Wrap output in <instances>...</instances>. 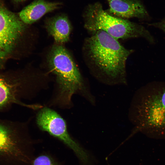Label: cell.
Wrapping results in <instances>:
<instances>
[{"label": "cell", "mask_w": 165, "mask_h": 165, "mask_svg": "<svg viewBox=\"0 0 165 165\" xmlns=\"http://www.w3.org/2000/svg\"><path fill=\"white\" fill-rule=\"evenodd\" d=\"M48 65L56 77L57 91L52 104L59 107L72 106L73 94H79L91 103L94 101L71 56L62 45H54L47 57Z\"/></svg>", "instance_id": "cell-3"}, {"label": "cell", "mask_w": 165, "mask_h": 165, "mask_svg": "<svg viewBox=\"0 0 165 165\" xmlns=\"http://www.w3.org/2000/svg\"><path fill=\"white\" fill-rule=\"evenodd\" d=\"M109 5L108 13L124 19L136 17L143 20L149 19L145 7L139 0H107Z\"/></svg>", "instance_id": "cell-9"}, {"label": "cell", "mask_w": 165, "mask_h": 165, "mask_svg": "<svg viewBox=\"0 0 165 165\" xmlns=\"http://www.w3.org/2000/svg\"><path fill=\"white\" fill-rule=\"evenodd\" d=\"M25 126L0 118V165H21L26 161Z\"/></svg>", "instance_id": "cell-5"}, {"label": "cell", "mask_w": 165, "mask_h": 165, "mask_svg": "<svg viewBox=\"0 0 165 165\" xmlns=\"http://www.w3.org/2000/svg\"><path fill=\"white\" fill-rule=\"evenodd\" d=\"M58 2L45 0H36L25 7L19 13L20 19L26 24H31L46 14L53 11L61 6Z\"/></svg>", "instance_id": "cell-10"}, {"label": "cell", "mask_w": 165, "mask_h": 165, "mask_svg": "<svg viewBox=\"0 0 165 165\" xmlns=\"http://www.w3.org/2000/svg\"><path fill=\"white\" fill-rule=\"evenodd\" d=\"M36 123L42 130L62 141L75 153L82 165H94V158L70 135L64 119L56 112L46 107L40 109Z\"/></svg>", "instance_id": "cell-6"}, {"label": "cell", "mask_w": 165, "mask_h": 165, "mask_svg": "<svg viewBox=\"0 0 165 165\" xmlns=\"http://www.w3.org/2000/svg\"><path fill=\"white\" fill-rule=\"evenodd\" d=\"M26 25L0 0V63L12 52Z\"/></svg>", "instance_id": "cell-7"}, {"label": "cell", "mask_w": 165, "mask_h": 165, "mask_svg": "<svg viewBox=\"0 0 165 165\" xmlns=\"http://www.w3.org/2000/svg\"><path fill=\"white\" fill-rule=\"evenodd\" d=\"M149 25L160 29L165 32V17L160 22L152 23Z\"/></svg>", "instance_id": "cell-13"}, {"label": "cell", "mask_w": 165, "mask_h": 165, "mask_svg": "<svg viewBox=\"0 0 165 165\" xmlns=\"http://www.w3.org/2000/svg\"><path fill=\"white\" fill-rule=\"evenodd\" d=\"M86 38L83 47L85 61L99 80L109 84L125 83L127 59L133 52L106 32L99 30Z\"/></svg>", "instance_id": "cell-1"}, {"label": "cell", "mask_w": 165, "mask_h": 165, "mask_svg": "<svg viewBox=\"0 0 165 165\" xmlns=\"http://www.w3.org/2000/svg\"><path fill=\"white\" fill-rule=\"evenodd\" d=\"M130 118L134 132L165 136V82L154 81L136 92L131 105Z\"/></svg>", "instance_id": "cell-2"}, {"label": "cell", "mask_w": 165, "mask_h": 165, "mask_svg": "<svg viewBox=\"0 0 165 165\" xmlns=\"http://www.w3.org/2000/svg\"><path fill=\"white\" fill-rule=\"evenodd\" d=\"M83 16L84 27L92 33L101 30L117 40L142 37L150 43L155 42L153 37L144 26L110 14L98 2L87 6Z\"/></svg>", "instance_id": "cell-4"}, {"label": "cell", "mask_w": 165, "mask_h": 165, "mask_svg": "<svg viewBox=\"0 0 165 165\" xmlns=\"http://www.w3.org/2000/svg\"><path fill=\"white\" fill-rule=\"evenodd\" d=\"M14 0L16 2H20V1H23L24 0Z\"/></svg>", "instance_id": "cell-14"}, {"label": "cell", "mask_w": 165, "mask_h": 165, "mask_svg": "<svg viewBox=\"0 0 165 165\" xmlns=\"http://www.w3.org/2000/svg\"><path fill=\"white\" fill-rule=\"evenodd\" d=\"M31 89L26 79L0 74V111L6 110L14 104L26 107L21 100L28 97Z\"/></svg>", "instance_id": "cell-8"}, {"label": "cell", "mask_w": 165, "mask_h": 165, "mask_svg": "<svg viewBox=\"0 0 165 165\" xmlns=\"http://www.w3.org/2000/svg\"><path fill=\"white\" fill-rule=\"evenodd\" d=\"M33 165H56L49 156L46 155L40 156L33 161Z\"/></svg>", "instance_id": "cell-12"}, {"label": "cell", "mask_w": 165, "mask_h": 165, "mask_svg": "<svg viewBox=\"0 0 165 165\" xmlns=\"http://www.w3.org/2000/svg\"><path fill=\"white\" fill-rule=\"evenodd\" d=\"M45 28L57 44L62 45L69 40L72 27L68 17L64 14L48 19Z\"/></svg>", "instance_id": "cell-11"}]
</instances>
